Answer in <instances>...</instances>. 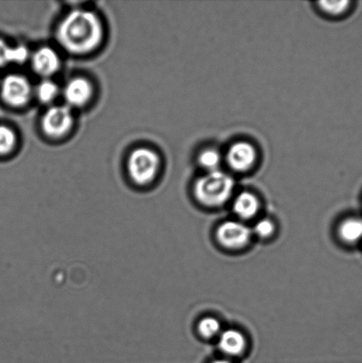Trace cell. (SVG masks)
Wrapping results in <instances>:
<instances>
[{"label":"cell","instance_id":"1","mask_svg":"<svg viewBox=\"0 0 362 363\" xmlns=\"http://www.w3.org/2000/svg\"><path fill=\"white\" fill-rule=\"evenodd\" d=\"M56 38L67 52L84 55L94 51L101 44L102 23L94 13L74 10L60 23Z\"/></svg>","mask_w":362,"mask_h":363},{"label":"cell","instance_id":"21","mask_svg":"<svg viewBox=\"0 0 362 363\" xmlns=\"http://www.w3.org/2000/svg\"><path fill=\"white\" fill-rule=\"evenodd\" d=\"M212 363H232V362H230L228 360H216L215 362H213Z\"/></svg>","mask_w":362,"mask_h":363},{"label":"cell","instance_id":"19","mask_svg":"<svg viewBox=\"0 0 362 363\" xmlns=\"http://www.w3.org/2000/svg\"><path fill=\"white\" fill-rule=\"evenodd\" d=\"M30 57L28 50L26 46L17 45L11 49V63L23 64Z\"/></svg>","mask_w":362,"mask_h":363},{"label":"cell","instance_id":"5","mask_svg":"<svg viewBox=\"0 0 362 363\" xmlns=\"http://www.w3.org/2000/svg\"><path fill=\"white\" fill-rule=\"evenodd\" d=\"M72 125L73 116L69 106H52L43 116V130L49 137H62L69 133Z\"/></svg>","mask_w":362,"mask_h":363},{"label":"cell","instance_id":"14","mask_svg":"<svg viewBox=\"0 0 362 363\" xmlns=\"http://www.w3.org/2000/svg\"><path fill=\"white\" fill-rule=\"evenodd\" d=\"M59 94V87L52 81L45 80L38 85L37 95L42 103H50L55 101Z\"/></svg>","mask_w":362,"mask_h":363},{"label":"cell","instance_id":"16","mask_svg":"<svg viewBox=\"0 0 362 363\" xmlns=\"http://www.w3.org/2000/svg\"><path fill=\"white\" fill-rule=\"evenodd\" d=\"M222 325L217 319L214 318H207L202 319L198 325V330L204 337H210L217 336L221 333Z\"/></svg>","mask_w":362,"mask_h":363},{"label":"cell","instance_id":"18","mask_svg":"<svg viewBox=\"0 0 362 363\" xmlns=\"http://www.w3.org/2000/svg\"><path fill=\"white\" fill-rule=\"evenodd\" d=\"M275 230V225L271 220L269 219H261L258 220L251 230L253 233L257 235L259 238H265L271 236Z\"/></svg>","mask_w":362,"mask_h":363},{"label":"cell","instance_id":"13","mask_svg":"<svg viewBox=\"0 0 362 363\" xmlns=\"http://www.w3.org/2000/svg\"><path fill=\"white\" fill-rule=\"evenodd\" d=\"M198 162L201 168L207 170L208 172H216V170H220L222 155L215 148H207L198 155Z\"/></svg>","mask_w":362,"mask_h":363},{"label":"cell","instance_id":"4","mask_svg":"<svg viewBox=\"0 0 362 363\" xmlns=\"http://www.w3.org/2000/svg\"><path fill=\"white\" fill-rule=\"evenodd\" d=\"M0 89L4 101L10 106H21L30 101L32 94L30 82L20 74H9L4 78Z\"/></svg>","mask_w":362,"mask_h":363},{"label":"cell","instance_id":"6","mask_svg":"<svg viewBox=\"0 0 362 363\" xmlns=\"http://www.w3.org/2000/svg\"><path fill=\"white\" fill-rule=\"evenodd\" d=\"M257 150L247 141H239L230 145L227 152L226 161L230 168L236 172H249L256 164Z\"/></svg>","mask_w":362,"mask_h":363},{"label":"cell","instance_id":"11","mask_svg":"<svg viewBox=\"0 0 362 363\" xmlns=\"http://www.w3.org/2000/svg\"><path fill=\"white\" fill-rule=\"evenodd\" d=\"M260 202L254 194L249 191L241 192L233 203V210L241 219H251L256 215Z\"/></svg>","mask_w":362,"mask_h":363},{"label":"cell","instance_id":"3","mask_svg":"<svg viewBox=\"0 0 362 363\" xmlns=\"http://www.w3.org/2000/svg\"><path fill=\"white\" fill-rule=\"evenodd\" d=\"M159 164V155L154 151L148 148H137L130 155L128 173L137 186H148L155 180Z\"/></svg>","mask_w":362,"mask_h":363},{"label":"cell","instance_id":"12","mask_svg":"<svg viewBox=\"0 0 362 363\" xmlns=\"http://www.w3.org/2000/svg\"><path fill=\"white\" fill-rule=\"evenodd\" d=\"M339 236L346 243L353 244L362 240V219L358 217L344 220L339 227Z\"/></svg>","mask_w":362,"mask_h":363},{"label":"cell","instance_id":"9","mask_svg":"<svg viewBox=\"0 0 362 363\" xmlns=\"http://www.w3.org/2000/svg\"><path fill=\"white\" fill-rule=\"evenodd\" d=\"M32 67L35 73L42 77H50L58 71L60 66L59 55L55 50L42 48L32 55Z\"/></svg>","mask_w":362,"mask_h":363},{"label":"cell","instance_id":"8","mask_svg":"<svg viewBox=\"0 0 362 363\" xmlns=\"http://www.w3.org/2000/svg\"><path fill=\"white\" fill-rule=\"evenodd\" d=\"M63 95L67 105L80 108L90 101L92 96L91 84L85 78H74L66 84Z\"/></svg>","mask_w":362,"mask_h":363},{"label":"cell","instance_id":"7","mask_svg":"<svg viewBox=\"0 0 362 363\" xmlns=\"http://www.w3.org/2000/svg\"><path fill=\"white\" fill-rule=\"evenodd\" d=\"M253 231L239 220H227L220 225L217 236L220 243L230 249H239L249 243Z\"/></svg>","mask_w":362,"mask_h":363},{"label":"cell","instance_id":"17","mask_svg":"<svg viewBox=\"0 0 362 363\" xmlns=\"http://www.w3.org/2000/svg\"><path fill=\"white\" fill-rule=\"evenodd\" d=\"M319 9L322 13L329 16H340L349 9V1H322L318 3Z\"/></svg>","mask_w":362,"mask_h":363},{"label":"cell","instance_id":"20","mask_svg":"<svg viewBox=\"0 0 362 363\" xmlns=\"http://www.w3.org/2000/svg\"><path fill=\"white\" fill-rule=\"evenodd\" d=\"M11 46L0 39V67L9 65L11 58Z\"/></svg>","mask_w":362,"mask_h":363},{"label":"cell","instance_id":"2","mask_svg":"<svg viewBox=\"0 0 362 363\" xmlns=\"http://www.w3.org/2000/svg\"><path fill=\"white\" fill-rule=\"evenodd\" d=\"M235 188L232 177L221 170L208 172L194 184V195L202 205L221 206L230 201Z\"/></svg>","mask_w":362,"mask_h":363},{"label":"cell","instance_id":"10","mask_svg":"<svg viewBox=\"0 0 362 363\" xmlns=\"http://www.w3.org/2000/svg\"><path fill=\"white\" fill-rule=\"evenodd\" d=\"M246 339L239 330L229 329L220 333L218 346L223 353L237 355L246 347Z\"/></svg>","mask_w":362,"mask_h":363},{"label":"cell","instance_id":"15","mask_svg":"<svg viewBox=\"0 0 362 363\" xmlns=\"http://www.w3.org/2000/svg\"><path fill=\"white\" fill-rule=\"evenodd\" d=\"M16 144V133L6 126H0V155H7L13 151Z\"/></svg>","mask_w":362,"mask_h":363}]
</instances>
